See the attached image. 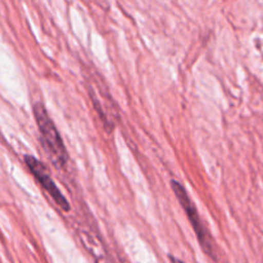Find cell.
I'll return each instance as SVG.
<instances>
[{
    "instance_id": "cell-2",
    "label": "cell",
    "mask_w": 263,
    "mask_h": 263,
    "mask_svg": "<svg viewBox=\"0 0 263 263\" xmlns=\"http://www.w3.org/2000/svg\"><path fill=\"white\" fill-rule=\"evenodd\" d=\"M171 186H172V190H174V193L176 194L177 199H179L180 204L182 205L184 211L186 212L187 218H189V221L192 222V226L193 229H194L195 234H197L198 241H199V244L202 246L203 251H204L211 258H216V252H215L216 247H215V243H213L212 236H211V234L208 233L205 226L203 225L199 213H198L197 207H195V204L189 198L186 190H185L184 186H182L179 181H176V180H172Z\"/></svg>"
},
{
    "instance_id": "cell-3",
    "label": "cell",
    "mask_w": 263,
    "mask_h": 263,
    "mask_svg": "<svg viewBox=\"0 0 263 263\" xmlns=\"http://www.w3.org/2000/svg\"><path fill=\"white\" fill-rule=\"evenodd\" d=\"M25 162L27 164V167L30 168V171L32 172L35 179L40 182V185L43 186V189L53 198L54 202L64 211H69V204L68 200L64 198V195L62 194L61 190L58 189V186L55 185V182L53 181V179L49 175L48 168L41 163L39 159H36L35 157L31 156H26L25 157Z\"/></svg>"
},
{
    "instance_id": "cell-4",
    "label": "cell",
    "mask_w": 263,
    "mask_h": 263,
    "mask_svg": "<svg viewBox=\"0 0 263 263\" xmlns=\"http://www.w3.org/2000/svg\"><path fill=\"white\" fill-rule=\"evenodd\" d=\"M170 259H171V263H184L182 261H180V259L175 258V257H172V256H170Z\"/></svg>"
},
{
    "instance_id": "cell-1",
    "label": "cell",
    "mask_w": 263,
    "mask_h": 263,
    "mask_svg": "<svg viewBox=\"0 0 263 263\" xmlns=\"http://www.w3.org/2000/svg\"><path fill=\"white\" fill-rule=\"evenodd\" d=\"M33 116H35L36 123L40 131L43 146L48 153L49 158L57 168H63L68 161L66 146L62 140L61 134L57 130L55 125L41 103H36L33 105Z\"/></svg>"
}]
</instances>
